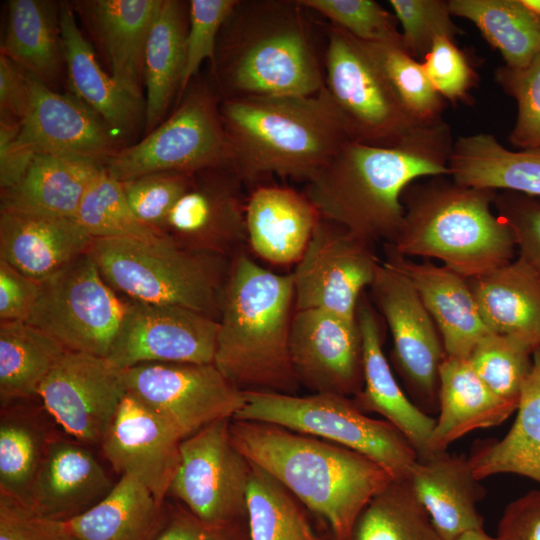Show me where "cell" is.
I'll return each instance as SVG.
<instances>
[{
	"label": "cell",
	"mask_w": 540,
	"mask_h": 540,
	"mask_svg": "<svg viewBox=\"0 0 540 540\" xmlns=\"http://www.w3.org/2000/svg\"><path fill=\"white\" fill-rule=\"evenodd\" d=\"M481 316L492 333L540 348V276L520 257L468 280Z\"/></svg>",
	"instance_id": "1f68e13d"
},
{
	"label": "cell",
	"mask_w": 540,
	"mask_h": 540,
	"mask_svg": "<svg viewBox=\"0 0 540 540\" xmlns=\"http://www.w3.org/2000/svg\"><path fill=\"white\" fill-rule=\"evenodd\" d=\"M308 11L367 43L402 42L398 20L373 0H298Z\"/></svg>",
	"instance_id": "bcb514c9"
},
{
	"label": "cell",
	"mask_w": 540,
	"mask_h": 540,
	"mask_svg": "<svg viewBox=\"0 0 540 540\" xmlns=\"http://www.w3.org/2000/svg\"><path fill=\"white\" fill-rule=\"evenodd\" d=\"M240 528L213 526L186 508H177L167 512L165 524L156 540H243Z\"/></svg>",
	"instance_id": "680465c9"
},
{
	"label": "cell",
	"mask_w": 540,
	"mask_h": 540,
	"mask_svg": "<svg viewBox=\"0 0 540 540\" xmlns=\"http://www.w3.org/2000/svg\"><path fill=\"white\" fill-rule=\"evenodd\" d=\"M246 511L248 540H318L293 495L253 463Z\"/></svg>",
	"instance_id": "b9f144b4"
},
{
	"label": "cell",
	"mask_w": 540,
	"mask_h": 540,
	"mask_svg": "<svg viewBox=\"0 0 540 540\" xmlns=\"http://www.w3.org/2000/svg\"><path fill=\"white\" fill-rule=\"evenodd\" d=\"M517 415L501 439L478 441L468 457L478 480L516 474L540 484V348L521 389Z\"/></svg>",
	"instance_id": "836d02e7"
},
{
	"label": "cell",
	"mask_w": 540,
	"mask_h": 540,
	"mask_svg": "<svg viewBox=\"0 0 540 540\" xmlns=\"http://www.w3.org/2000/svg\"><path fill=\"white\" fill-rule=\"evenodd\" d=\"M319 220L318 211L304 193L259 185L247 198L248 246L271 264H296Z\"/></svg>",
	"instance_id": "83f0119b"
},
{
	"label": "cell",
	"mask_w": 540,
	"mask_h": 540,
	"mask_svg": "<svg viewBox=\"0 0 540 540\" xmlns=\"http://www.w3.org/2000/svg\"><path fill=\"white\" fill-rule=\"evenodd\" d=\"M245 184L233 167L194 173L162 233L192 251L233 258L248 246Z\"/></svg>",
	"instance_id": "ac0fdd59"
},
{
	"label": "cell",
	"mask_w": 540,
	"mask_h": 540,
	"mask_svg": "<svg viewBox=\"0 0 540 540\" xmlns=\"http://www.w3.org/2000/svg\"><path fill=\"white\" fill-rule=\"evenodd\" d=\"M126 307L88 250L40 282L38 298L25 322L67 351L106 358Z\"/></svg>",
	"instance_id": "8fae6325"
},
{
	"label": "cell",
	"mask_w": 540,
	"mask_h": 540,
	"mask_svg": "<svg viewBox=\"0 0 540 540\" xmlns=\"http://www.w3.org/2000/svg\"><path fill=\"white\" fill-rule=\"evenodd\" d=\"M402 27V45L416 60L424 59L438 38L455 40L462 33L453 22L449 0H390Z\"/></svg>",
	"instance_id": "7dc6e473"
},
{
	"label": "cell",
	"mask_w": 540,
	"mask_h": 540,
	"mask_svg": "<svg viewBox=\"0 0 540 540\" xmlns=\"http://www.w3.org/2000/svg\"><path fill=\"white\" fill-rule=\"evenodd\" d=\"M60 27L69 92L97 112L120 144L127 146V140L145 127V100L124 90L100 66L70 2H60Z\"/></svg>",
	"instance_id": "d4e9b609"
},
{
	"label": "cell",
	"mask_w": 540,
	"mask_h": 540,
	"mask_svg": "<svg viewBox=\"0 0 540 540\" xmlns=\"http://www.w3.org/2000/svg\"><path fill=\"white\" fill-rule=\"evenodd\" d=\"M196 78L168 118L107 161L105 168L113 178L123 182L160 171L196 173L233 167L221 100L211 80Z\"/></svg>",
	"instance_id": "9c48e42d"
},
{
	"label": "cell",
	"mask_w": 540,
	"mask_h": 540,
	"mask_svg": "<svg viewBox=\"0 0 540 540\" xmlns=\"http://www.w3.org/2000/svg\"><path fill=\"white\" fill-rule=\"evenodd\" d=\"M126 394L121 370L107 358L66 351L37 397L73 439L101 445Z\"/></svg>",
	"instance_id": "2e32d148"
},
{
	"label": "cell",
	"mask_w": 540,
	"mask_h": 540,
	"mask_svg": "<svg viewBox=\"0 0 540 540\" xmlns=\"http://www.w3.org/2000/svg\"><path fill=\"white\" fill-rule=\"evenodd\" d=\"M88 446L75 439L50 437L28 507L43 517L66 522L110 493L115 484Z\"/></svg>",
	"instance_id": "7402d4cb"
},
{
	"label": "cell",
	"mask_w": 540,
	"mask_h": 540,
	"mask_svg": "<svg viewBox=\"0 0 540 540\" xmlns=\"http://www.w3.org/2000/svg\"><path fill=\"white\" fill-rule=\"evenodd\" d=\"M380 261L373 244L320 218L291 273L295 311L318 309L356 319Z\"/></svg>",
	"instance_id": "9a60e30c"
},
{
	"label": "cell",
	"mask_w": 540,
	"mask_h": 540,
	"mask_svg": "<svg viewBox=\"0 0 540 540\" xmlns=\"http://www.w3.org/2000/svg\"><path fill=\"white\" fill-rule=\"evenodd\" d=\"M39 292L40 282L0 259V322L26 321Z\"/></svg>",
	"instance_id": "11a10c76"
},
{
	"label": "cell",
	"mask_w": 540,
	"mask_h": 540,
	"mask_svg": "<svg viewBox=\"0 0 540 540\" xmlns=\"http://www.w3.org/2000/svg\"><path fill=\"white\" fill-rule=\"evenodd\" d=\"M66 351L25 321L0 322L1 408L37 397L40 385Z\"/></svg>",
	"instance_id": "74e56055"
},
{
	"label": "cell",
	"mask_w": 540,
	"mask_h": 540,
	"mask_svg": "<svg viewBox=\"0 0 540 540\" xmlns=\"http://www.w3.org/2000/svg\"><path fill=\"white\" fill-rule=\"evenodd\" d=\"M370 290L390 329L401 377L421 410L437 412L439 368L447 355L432 317L411 281L385 258Z\"/></svg>",
	"instance_id": "4fadbf2b"
},
{
	"label": "cell",
	"mask_w": 540,
	"mask_h": 540,
	"mask_svg": "<svg viewBox=\"0 0 540 540\" xmlns=\"http://www.w3.org/2000/svg\"><path fill=\"white\" fill-rule=\"evenodd\" d=\"M356 317L362 338L363 387L353 401L363 412L380 414L394 425L413 446L417 457L431 453L436 419L400 388L383 351L378 318L364 297L360 298Z\"/></svg>",
	"instance_id": "4316f807"
},
{
	"label": "cell",
	"mask_w": 540,
	"mask_h": 540,
	"mask_svg": "<svg viewBox=\"0 0 540 540\" xmlns=\"http://www.w3.org/2000/svg\"><path fill=\"white\" fill-rule=\"evenodd\" d=\"M289 355L300 384L313 393L355 397L363 387V350L356 319L325 310L293 314Z\"/></svg>",
	"instance_id": "d6986e66"
},
{
	"label": "cell",
	"mask_w": 540,
	"mask_h": 540,
	"mask_svg": "<svg viewBox=\"0 0 540 540\" xmlns=\"http://www.w3.org/2000/svg\"><path fill=\"white\" fill-rule=\"evenodd\" d=\"M238 0H190L186 59L178 99L206 60L213 64L221 28Z\"/></svg>",
	"instance_id": "f907efd6"
},
{
	"label": "cell",
	"mask_w": 540,
	"mask_h": 540,
	"mask_svg": "<svg viewBox=\"0 0 540 540\" xmlns=\"http://www.w3.org/2000/svg\"><path fill=\"white\" fill-rule=\"evenodd\" d=\"M497 215L512 230L519 256L540 276V200L536 197L503 191L496 193Z\"/></svg>",
	"instance_id": "f5cc1de1"
},
{
	"label": "cell",
	"mask_w": 540,
	"mask_h": 540,
	"mask_svg": "<svg viewBox=\"0 0 540 540\" xmlns=\"http://www.w3.org/2000/svg\"><path fill=\"white\" fill-rule=\"evenodd\" d=\"M453 145L444 120L392 147L349 141L307 181L303 193L320 218L373 245L392 243L403 222L404 190L422 178L450 176Z\"/></svg>",
	"instance_id": "6da1fadb"
},
{
	"label": "cell",
	"mask_w": 540,
	"mask_h": 540,
	"mask_svg": "<svg viewBox=\"0 0 540 540\" xmlns=\"http://www.w3.org/2000/svg\"><path fill=\"white\" fill-rule=\"evenodd\" d=\"M407 480L443 540L483 529L484 519L476 505L486 490L474 476L468 458L447 450L417 457Z\"/></svg>",
	"instance_id": "484cf974"
},
{
	"label": "cell",
	"mask_w": 540,
	"mask_h": 540,
	"mask_svg": "<svg viewBox=\"0 0 540 540\" xmlns=\"http://www.w3.org/2000/svg\"><path fill=\"white\" fill-rule=\"evenodd\" d=\"M30 102L19 140L35 154L85 158L106 165L123 146L105 120L71 92L27 72Z\"/></svg>",
	"instance_id": "ffe728a7"
},
{
	"label": "cell",
	"mask_w": 540,
	"mask_h": 540,
	"mask_svg": "<svg viewBox=\"0 0 540 540\" xmlns=\"http://www.w3.org/2000/svg\"><path fill=\"white\" fill-rule=\"evenodd\" d=\"M127 392L169 421L185 439L232 419L244 394L213 364L145 363L121 370Z\"/></svg>",
	"instance_id": "5bb4252c"
},
{
	"label": "cell",
	"mask_w": 540,
	"mask_h": 540,
	"mask_svg": "<svg viewBox=\"0 0 540 540\" xmlns=\"http://www.w3.org/2000/svg\"><path fill=\"white\" fill-rule=\"evenodd\" d=\"M244 403L232 419L274 424L359 452L407 478L417 453L390 422L365 415L352 398L331 393L306 396L243 391Z\"/></svg>",
	"instance_id": "ba28073f"
},
{
	"label": "cell",
	"mask_w": 540,
	"mask_h": 540,
	"mask_svg": "<svg viewBox=\"0 0 540 540\" xmlns=\"http://www.w3.org/2000/svg\"><path fill=\"white\" fill-rule=\"evenodd\" d=\"M456 540H496L495 537H491L485 533L484 529L473 530L462 534Z\"/></svg>",
	"instance_id": "94428289"
},
{
	"label": "cell",
	"mask_w": 540,
	"mask_h": 540,
	"mask_svg": "<svg viewBox=\"0 0 540 540\" xmlns=\"http://www.w3.org/2000/svg\"><path fill=\"white\" fill-rule=\"evenodd\" d=\"M0 540H69L64 523L0 496Z\"/></svg>",
	"instance_id": "db71d44e"
},
{
	"label": "cell",
	"mask_w": 540,
	"mask_h": 540,
	"mask_svg": "<svg viewBox=\"0 0 540 540\" xmlns=\"http://www.w3.org/2000/svg\"><path fill=\"white\" fill-rule=\"evenodd\" d=\"M50 437L35 416L13 405L1 408L0 496L29 505Z\"/></svg>",
	"instance_id": "60d3db41"
},
{
	"label": "cell",
	"mask_w": 540,
	"mask_h": 540,
	"mask_svg": "<svg viewBox=\"0 0 540 540\" xmlns=\"http://www.w3.org/2000/svg\"><path fill=\"white\" fill-rule=\"evenodd\" d=\"M235 446L326 521L333 540H346L358 515L393 479L371 458L310 435L231 419Z\"/></svg>",
	"instance_id": "7a4b0ae2"
},
{
	"label": "cell",
	"mask_w": 540,
	"mask_h": 540,
	"mask_svg": "<svg viewBox=\"0 0 540 540\" xmlns=\"http://www.w3.org/2000/svg\"><path fill=\"white\" fill-rule=\"evenodd\" d=\"M21 122L0 119V188L15 186L26 174L35 154L19 140Z\"/></svg>",
	"instance_id": "6f0895ef"
},
{
	"label": "cell",
	"mask_w": 540,
	"mask_h": 540,
	"mask_svg": "<svg viewBox=\"0 0 540 540\" xmlns=\"http://www.w3.org/2000/svg\"><path fill=\"white\" fill-rule=\"evenodd\" d=\"M346 540H443L407 478L393 479L358 515Z\"/></svg>",
	"instance_id": "ab89813d"
},
{
	"label": "cell",
	"mask_w": 540,
	"mask_h": 540,
	"mask_svg": "<svg viewBox=\"0 0 540 540\" xmlns=\"http://www.w3.org/2000/svg\"><path fill=\"white\" fill-rule=\"evenodd\" d=\"M533 353L515 338L491 333L476 345L468 360L494 393L519 404L522 386L532 368Z\"/></svg>",
	"instance_id": "f6af8a7d"
},
{
	"label": "cell",
	"mask_w": 540,
	"mask_h": 540,
	"mask_svg": "<svg viewBox=\"0 0 540 540\" xmlns=\"http://www.w3.org/2000/svg\"><path fill=\"white\" fill-rule=\"evenodd\" d=\"M364 43L413 119L423 125L443 120L446 100L431 84L422 63L407 53L402 42Z\"/></svg>",
	"instance_id": "ee69618b"
},
{
	"label": "cell",
	"mask_w": 540,
	"mask_h": 540,
	"mask_svg": "<svg viewBox=\"0 0 540 540\" xmlns=\"http://www.w3.org/2000/svg\"><path fill=\"white\" fill-rule=\"evenodd\" d=\"M231 419L215 421L182 440L180 464L169 494L200 520L241 526L252 463L235 446Z\"/></svg>",
	"instance_id": "7c38bea8"
},
{
	"label": "cell",
	"mask_w": 540,
	"mask_h": 540,
	"mask_svg": "<svg viewBox=\"0 0 540 540\" xmlns=\"http://www.w3.org/2000/svg\"><path fill=\"white\" fill-rule=\"evenodd\" d=\"M449 169L462 185L540 197V147L514 151L491 134L464 136L454 141Z\"/></svg>",
	"instance_id": "d6a6232c"
},
{
	"label": "cell",
	"mask_w": 540,
	"mask_h": 540,
	"mask_svg": "<svg viewBox=\"0 0 540 540\" xmlns=\"http://www.w3.org/2000/svg\"><path fill=\"white\" fill-rule=\"evenodd\" d=\"M91 241L72 219L0 211V259L38 282L88 251Z\"/></svg>",
	"instance_id": "f1b7e54d"
},
{
	"label": "cell",
	"mask_w": 540,
	"mask_h": 540,
	"mask_svg": "<svg viewBox=\"0 0 540 540\" xmlns=\"http://www.w3.org/2000/svg\"><path fill=\"white\" fill-rule=\"evenodd\" d=\"M164 0L70 2L100 48L109 74L131 95L143 98L144 54Z\"/></svg>",
	"instance_id": "603a6c76"
},
{
	"label": "cell",
	"mask_w": 540,
	"mask_h": 540,
	"mask_svg": "<svg viewBox=\"0 0 540 540\" xmlns=\"http://www.w3.org/2000/svg\"><path fill=\"white\" fill-rule=\"evenodd\" d=\"M449 8L478 28L504 65L524 67L540 54V15L522 0H449Z\"/></svg>",
	"instance_id": "f35d334b"
},
{
	"label": "cell",
	"mask_w": 540,
	"mask_h": 540,
	"mask_svg": "<svg viewBox=\"0 0 540 540\" xmlns=\"http://www.w3.org/2000/svg\"><path fill=\"white\" fill-rule=\"evenodd\" d=\"M75 221L92 239L154 240L164 234L142 223L125 197L122 184L104 168L84 194Z\"/></svg>",
	"instance_id": "7bdbcfd3"
},
{
	"label": "cell",
	"mask_w": 540,
	"mask_h": 540,
	"mask_svg": "<svg viewBox=\"0 0 540 540\" xmlns=\"http://www.w3.org/2000/svg\"><path fill=\"white\" fill-rule=\"evenodd\" d=\"M496 540H540V489L510 502L498 523Z\"/></svg>",
	"instance_id": "9f6ffc18"
},
{
	"label": "cell",
	"mask_w": 540,
	"mask_h": 540,
	"mask_svg": "<svg viewBox=\"0 0 540 540\" xmlns=\"http://www.w3.org/2000/svg\"><path fill=\"white\" fill-rule=\"evenodd\" d=\"M182 440L169 421L127 392L100 446L115 471L137 480L164 505Z\"/></svg>",
	"instance_id": "44dd1931"
},
{
	"label": "cell",
	"mask_w": 540,
	"mask_h": 540,
	"mask_svg": "<svg viewBox=\"0 0 540 540\" xmlns=\"http://www.w3.org/2000/svg\"><path fill=\"white\" fill-rule=\"evenodd\" d=\"M495 81L517 103V118L508 140L520 150L540 147V54L528 65L495 70Z\"/></svg>",
	"instance_id": "c3c4849f"
},
{
	"label": "cell",
	"mask_w": 540,
	"mask_h": 540,
	"mask_svg": "<svg viewBox=\"0 0 540 540\" xmlns=\"http://www.w3.org/2000/svg\"><path fill=\"white\" fill-rule=\"evenodd\" d=\"M189 1L164 0L151 26L144 54L145 135L164 121L180 92L186 59Z\"/></svg>",
	"instance_id": "d590c367"
},
{
	"label": "cell",
	"mask_w": 540,
	"mask_h": 540,
	"mask_svg": "<svg viewBox=\"0 0 540 540\" xmlns=\"http://www.w3.org/2000/svg\"><path fill=\"white\" fill-rule=\"evenodd\" d=\"M104 168L85 158L37 154L24 177L1 190L0 211L75 220L84 194Z\"/></svg>",
	"instance_id": "f546056e"
},
{
	"label": "cell",
	"mask_w": 540,
	"mask_h": 540,
	"mask_svg": "<svg viewBox=\"0 0 540 540\" xmlns=\"http://www.w3.org/2000/svg\"><path fill=\"white\" fill-rule=\"evenodd\" d=\"M326 37L325 87L355 141L392 147L427 126L410 116L364 42L331 23Z\"/></svg>",
	"instance_id": "30bf717a"
},
{
	"label": "cell",
	"mask_w": 540,
	"mask_h": 540,
	"mask_svg": "<svg viewBox=\"0 0 540 540\" xmlns=\"http://www.w3.org/2000/svg\"><path fill=\"white\" fill-rule=\"evenodd\" d=\"M518 403L494 393L468 358L446 356L439 368V416L430 441L431 452L447 450L460 437L500 425Z\"/></svg>",
	"instance_id": "4dcf8cb0"
},
{
	"label": "cell",
	"mask_w": 540,
	"mask_h": 540,
	"mask_svg": "<svg viewBox=\"0 0 540 540\" xmlns=\"http://www.w3.org/2000/svg\"><path fill=\"white\" fill-rule=\"evenodd\" d=\"M291 273L277 274L243 251L231 259L213 364L241 391L296 394L289 355Z\"/></svg>",
	"instance_id": "5b68a950"
},
{
	"label": "cell",
	"mask_w": 540,
	"mask_h": 540,
	"mask_svg": "<svg viewBox=\"0 0 540 540\" xmlns=\"http://www.w3.org/2000/svg\"><path fill=\"white\" fill-rule=\"evenodd\" d=\"M194 173L160 171L121 182L129 206L138 219L162 233L167 217L191 185Z\"/></svg>",
	"instance_id": "681fc988"
},
{
	"label": "cell",
	"mask_w": 540,
	"mask_h": 540,
	"mask_svg": "<svg viewBox=\"0 0 540 540\" xmlns=\"http://www.w3.org/2000/svg\"><path fill=\"white\" fill-rule=\"evenodd\" d=\"M166 518L164 505L137 480L122 475L99 503L63 523L69 540H156Z\"/></svg>",
	"instance_id": "8d00e7d4"
},
{
	"label": "cell",
	"mask_w": 540,
	"mask_h": 540,
	"mask_svg": "<svg viewBox=\"0 0 540 540\" xmlns=\"http://www.w3.org/2000/svg\"><path fill=\"white\" fill-rule=\"evenodd\" d=\"M385 259L411 281L432 317L447 356L468 358L492 332L484 322L468 279L445 266L418 263L397 253L389 244Z\"/></svg>",
	"instance_id": "cb8c5ba5"
},
{
	"label": "cell",
	"mask_w": 540,
	"mask_h": 540,
	"mask_svg": "<svg viewBox=\"0 0 540 540\" xmlns=\"http://www.w3.org/2000/svg\"><path fill=\"white\" fill-rule=\"evenodd\" d=\"M435 90L445 99L456 104L470 103V90L478 76L466 54L454 40L438 38L421 62Z\"/></svg>",
	"instance_id": "816d5d0a"
},
{
	"label": "cell",
	"mask_w": 540,
	"mask_h": 540,
	"mask_svg": "<svg viewBox=\"0 0 540 540\" xmlns=\"http://www.w3.org/2000/svg\"><path fill=\"white\" fill-rule=\"evenodd\" d=\"M218 321L166 305L127 302L107 360L119 370L145 363L214 362Z\"/></svg>",
	"instance_id": "e0dca14e"
},
{
	"label": "cell",
	"mask_w": 540,
	"mask_h": 540,
	"mask_svg": "<svg viewBox=\"0 0 540 540\" xmlns=\"http://www.w3.org/2000/svg\"><path fill=\"white\" fill-rule=\"evenodd\" d=\"M220 112L233 168L245 185L272 174L307 182L354 140L325 86L310 96L222 100Z\"/></svg>",
	"instance_id": "277c9868"
},
{
	"label": "cell",
	"mask_w": 540,
	"mask_h": 540,
	"mask_svg": "<svg viewBox=\"0 0 540 540\" xmlns=\"http://www.w3.org/2000/svg\"><path fill=\"white\" fill-rule=\"evenodd\" d=\"M29 102L27 71L0 53V119L21 122Z\"/></svg>",
	"instance_id": "91938a15"
},
{
	"label": "cell",
	"mask_w": 540,
	"mask_h": 540,
	"mask_svg": "<svg viewBox=\"0 0 540 540\" xmlns=\"http://www.w3.org/2000/svg\"><path fill=\"white\" fill-rule=\"evenodd\" d=\"M89 251L108 285L130 301L182 307L219 320L232 258L189 250L166 235L92 239Z\"/></svg>",
	"instance_id": "52a82bcc"
},
{
	"label": "cell",
	"mask_w": 540,
	"mask_h": 540,
	"mask_svg": "<svg viewBox=\"0 0 540 540\" xmlns=\"http://www.w3.org/2000/svg\"><path fill=\"white\" fill-rule=\"evenodd\" d=\"M522 2L532 12L540 15V0H522Z\"/></svg>",
	"instance_id": "6125c7cd"
},
{
	"label": "cell",
	"mask_w": 540,
	"mask_h": 540,
	"mask_svg": "<svg viewBox=\"0 0 540 540\" xmlns=\"http://www.w3.org/2000/svg\"><path fill=\"white\" fill-rule=\"evenodd\" d=\"M1 54L57 90L66 72L60 3L10 0Z\"/></svg>",
	"instance_id": "e575fe53"
},
{
	"label": "cell",
	"mask_w": 540,
	"mask_h": 540,
	"mask_svg": "<svg viewBox=\"0 0 540 540\" xmlns=\"http://www.w3.org/2000/svg\"><path fill=\"white\" fill-rule=\"evenodd\" d=\"M445 177L415 181L404 190L403 222L387 244L407 258L440 260L468 280L514 260L512 230L492 210L496 191Z\"/></svg>",
	"instance_id": "8992f818"
},
{
	"label": "cell",
	"mask_w": 540,
	"mask_h": 540,
	"mask_svg": "<svg viewBox=\"0 0 540 540\" xmlns=\"http://www.w3.org/2000/svg\"><path fill=\"white\" fill-rule=\"evenodd\" d=\"M298 0H238L218 36L210 80L220 100L310 96L325 86Z\"/></svg>",
	"instance_id": "3957f363"
}]
</instances>
